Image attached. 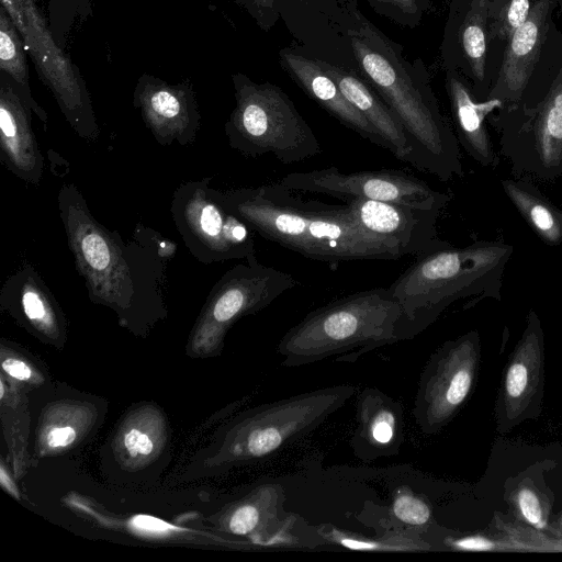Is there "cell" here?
<instances>
[{"instance_id": "cell-25", "label": "cell", "mask_w": 562, "mask_h": 562, "mask_svg": "<svg viewBox=\"0 0 562 562\" xmlns=\"http://www.w3.org/2000/svg\"><path fill=\"white\" fill-rule=\"evenodd\" d=\"M2 307L21 314L34 327L53 328L57 304L37 270L27 262L10 274L0 291Z\"/></svg>"}, {"instance_id": "cell-31", "label": "cell", "mask_w": 562, "mask_h": 562, "mask_svg": "<svg viewBox=\"0 0 562 562\" xmlns=\"http://www.w3.org/2000/svg\"><path fill=\"white\" fill-rule=\"evenodd\" d=\"M283 502V491L280 487L261 507L255 504L239 506L229 518L228 529L234 535H248L269 518L277 519Z\"/></svg>"}, {"instance_id": "cell-23", "label": "cell", "mask_w": 562, "mask_h": 562, "mask_svg": "<svg viewBox=\"0 0 562 562\" xmlns=\"http://www.w3.org/2000/svg\"><path fill=\"white\" fill-rule=\"evenodd\" d=\"M445 87L459 144L477 164L496 167L498 156L494 149L487 119L503 108L497 99L479 100L469 80L458 71H445Z\"/></svg>"}, {"instance_id": "cell-26", "label": "cell", "mask_w": 562, "mask_h": 562, "mask_svg": "<svg viewBox=\"0 0 562 562\" xmlns=\"http://www.w3.org/2000/svg\"><path fill=\"white\" fill-rule=\"evenodd\" d=\"M507 199L521 217L548 246H562V210L526 178L501 181Z\"/></svg>"}, {"instance_id": "cell-29", "label": "cell", "mask_w": 562, "mask_h": 562, "mask_svg": "<svg viewBox=\"0 0 562 562\" xmlns=\"http://www.w3.org/2000/svg\"><path fill=\"white\" fill-rule=\"evenodd\" d=\"M47 11L53 37L65 49L75 23L92 15V0H48Z\"/></svg>"}, {"instance_id": "cell-32", "label": "cell", "mask_w": 562, "mask_h": 562, "mask_svg": "<svg viewBox=\"0 0 562 562\" xmlns=\"http://www.w3.org/2000/svg\"><path fill=\"white\" fill-rule=\"evenodd\" d=\"M379 15L408 29L417 27L435 0H366Z\"/></svg>"}, {"instance_id": "cell-36", "label": "cell", "mask_w": 562, "mask_h": 562, "mask_svg": "<svg viewBox=\"0 0 562 562\" xmlns=\"http://www.w3.org/2000/svg\"><path fill=\"white\" fill-rule=\"evenodd\" d=\"M3 370L18 380H27L31 376V369L21 360L7 359L2 362Z\"/></svg>"}, {"instance_id": "cell-22", "label": "cell", "mask_w": 562, "mask_h": 562, "mask_svg": "<svg viewBox=\"0 0 562 562\" xmlns=\"http://www.w3.org/2000/svg\"><path fill=\"white\" fill-rule=\"evenodd\" d=\"M318 58V57H317ZM322 67L334 78L345 97L357 108L385 139L389 150L400 160L427 172L401 121L371 88L356 68L318 58Z\"/></svg>"}, {"instance_id": "cell-40", "label": "cell", "mask_w": 562, "mask_h": 562, "mask_svg": "<svg viewBox=\"0 0 562 562\" xmlns=\"http://www.w3.org/2000/svg\"><path fill=\"white\" fill-rule=\"evenodd\" d=\"M558 525H559V528L562 530V514L560 515V517L558 519Z\"/></svg>"}, {"instance_id": "cell-1", "label": "cell", "mask_w": 562, "mask_h": 562, "mask_svg": "<svg viewBox=\"0 0 562 562\" xmlns=\"http://www.w3.org/2000/svg\"><path fill=\"white\" fill-rule=\"evenodd\" d=\"M339 1L337 30L356 69L401 121L427 172L441 181L462 178L460 144L440 111L424 61L408 60L402 46L360 12L356 0Z\"/></svg>"}, {"instance_id": "cell-7", "label": "cell", "mask_w": 562, "mask_h": 562, "mask_svg": "<svg viewBox=\"0 0 562 562\" xmlns=\"http://www.w3.org/2000/svg\"><path fill=\"white\" fill-rule=\"evenodd\" d=\"M18 29L42 82L76 134L94 143L100 128L87 83L79 68L57 45L35 0H0Z\"/></svg>"}, {"instance_id": "cell-3", "label": "cell", "mask_w": 562, "mask_h": 562, "mask_svg": "<svg viewBox=\"0 0 562 562\" xmlns=\"http://www.w3.org/2000/svg\"><path fill=\"white\" fill-rule=\"evenodd\" d=\"M513 252V246L502 240H477L417 256L389 286L402 308L401 339L424 330L458 300L501 301L503 276Z\"/></svg>"}, {"instance_id": "cell-19", "label": "cell", "mask_w": 562, "mask_h": 562, "mask_svg": "<svg viewBox=\"0 0 562 562\" xmlns=\"http://www.w3.org/2000/svg\"><path fill=\"white\" fill-rule=\"evenodd\" d=\"M243 8L265 32L283 21L297 40L329 46L340 38L337 24L342 8L339 0H232Z\"/></svg>"}, {"instance_id": "cell-14", "label": "cell", "mask_w": 562, "mask_h": 562, "mask_svg": "<svg viewBox=\"0 0 562 562\" xmlns=\"http://www.w3.org/2000/svg\"><path fill=\"white\" fill-rule=\"evenodd\" d=\"M297 284L291 274L260 263L252 255L227 270L211 289L206 327L220 330L243 315L261 311Z\"/></svg>"}, {"instance_id": "cell-17", "label": "cell", "mask_w": 562, "mask_h": 562, "mask_svg": "<svg viewBox=\"0 0 562 562\" xmlns=\"http://www.w3.org/2000/svg\"><path fill=\"white\" fill-rule=\"evenodd\" d=\"M133 105L161 146H191L201 128V113L190 81L176 85L143 74L133 91Z\"/></svg>"}, {"instance_id": "cell-39", "label": "cell", "mask_w": 562, "mask_h": 562, "mask_svg": "<svg viewBox=\"0 0 562 562\" xmlns=\"http://www.w3.org/2000/svg\"><path fill=\"white\" fill-rule=\"evenodd\" d=\"M505 0H492L490 20L497 13Z\"/></svg>"}, {"instance_id": "cell-16", "label": "cell", "mask_w": 562, "mask_h": 562, "mask_svg": "<svg viewBox=\"0 0 562 562\" xmlns=\"http://www.w3.org/2000/svg\"><path fill=\"white\" fill-rule=\"evenodd\" d=\"M555 8V0H532L528 20L505 43L498 71L487 95L497 99L503 108L514 106L520 101L532 74L562 33L553 20Z\"/></svg>"}, {"instance_id": "cell-6", "label": "cell", "mask_w": 562, "mask_h": 562, "mask_svg": "<svg viewBox=\"0 0 562 562\" xmlns=\"http://www.w3.org/2000/svg\"><path fill=\"white\" fill-rule=\"evenodd\" d=\"M235 108L224 132L231 148L244 156L271 154L282 164H296L322 153L312 127L278 86L232 75Z\"/></svg>"}, {"instance_id": "cell-13", "label": "cell", "mask_w": 562, "mask_h": 562, "mask_svg": "<svg viewBox=\"0 0 562 562\" xmlns=\"http://www.w3.org/2000/svg\"><path fill=\"white\" fill-rule=\"evenodd\" d=\"M281 182L222 191L227 207L261 237L302 256L306 250L310 201Z\"/></svg>"}, {"instance_id": "cell-34", "label": "cell", "mask_w": 562, "mask_h": 562, "mask_svg": "<svg viewBox=\"0 0 562 562\" xmlns=\"http://www.w3.org/2000/svg\"><path fill=\"white\" fill-rule=\"evenodd\" d=\"M458 550L485 551L494 548V542L483 536H467L450 542Z\"/></svg>"}, {"instance_id": "cell-41", "label": "cell", "mask_w": 562, "mask_h": 562, "mask_svg": "<svg viewBox=\"0 0 562 562\" xmlns=\"http://www.w3.org/2000/svg\"><path fill=\"white\" fill-rule=\"evenodd\" d=\"M558 8L562 11V0H555Z\"/></svg>"}, {"instance_id": "cell-11", "label": "cell", "mask_w": 562, "mask_h": 562, "mask_svg": "<svg viewBox=\"0 0 562 562\" xmlns=\"http://www.w3.org/2000/svg\"><path fill=\"white\" fill-rule=\"evenodd\" d=\"M491 4L492 0H450L440 45L443 70L465 77L479 100L487 98L502 58L490 37Z\"/></svg>"}, {"instance_id": "cell-42", "label": "cell", "mask_w": 562, "mask_h": 562, "mask_svg": "<svg viewBox=\"0 0 562 562\" xmlns=\"http://www.w3.org/2000/svg\"><path fill=\"white\" fill-rule=\"evenodd\" d=\"M1 397H3V384L1 383Z\"/></svg>"}, {"instance_id": "cell-18", "label": "cell", "mask_w": 562, "mask_h": 562, "mask_svg": "<svg viewBox=\"0 0 562 562\" xmlns=\"http://www.w3.org/2000/svg\"><path fill=\"white\" fill-rule=\"evenodd\" d=\"M346 204L359 226L391 240L403 256L417 257L452 246L438 236L440 210L368 199H351Z\"/></svg>"}, {"instance_id": "cell-8", "label": "cell", "mask_w": 562, "mask_h": 562, "mask_svg": "<svg viewBox=\"0 0 562 562\" xmlns=\"http://www.w3.org/2000/svg\"><path fill=\"white\" fill-rule=\"evenodd\" d=\"M170 212L182 241L200 262L209 265L256 255L252 229L225 204L211 178L181 182Z\"/></svg>"}, {"instance_id": "cell-35", "label": "cell", "mask_w": 562, "mask_h": 562, "mask_svg": "<svg viewBox=\"0 0 562 562\" xmlns=\"http://www.w3.org/2000/svg\"><path fill=\"white\" fill-rule=\"evenodd\" d=\"M76 438V432L71 427L55 428L47 436L48 446L52 448L66 447Z\"/></svg>"}, {"instance_id": "cell-28", "label": "cell", "mask_w": 562, "mask_h": 562, "mask_svg": "<svg viewBox=\"0 0 562 562\" xmlns=\"http://www.w3.org/2000/svg\"><path fill=\"white\" fill-rule=\"evenodd\" d=\"M508 494L507 502L519 519L537 529L547 528L550 509L544 494L528 477L515 484Z\"/></svg>"}, {"instance_id": "cell-21", "label": "cell", "mask_w": 562, "mask_h": 562, "mask_svg": "<svg viewBox=\"0 0 562 562\" xmlns=\"http://www.w3.org/2000/svg\"><path fill=\"white\" fill-rule=\"evenodd\" d=\"M32 113L0 72V161L22 181L38 184L45 161L31 127Z\"/></svg>"}, {"instance_id": "cell-15", "label": "cell", "mask_w": 562, "mask_h": 562, "mask_svg": "<svg viewBox=\"0 0 562 562\" xmlns=\"http://www.w3.org/2000/svg\"><path fill=\"white\" fill-rule=\"evenodd\" d=\"M305 258L321 261L397 260L403 257L391 240L358 225L346 205L310 200Z\"/></svg>"}, {"instance_id": "cell-10", "label": "cell", "mask_w": 562, "mask_h": 562, "mask_svg": "<svg viewBox=\"0 0 562 562\" xmlns=\"http://www.w3.org/2000/svg\"><path fill=\"white\" fill-rule=\"evenodd\" d=\"M280 182L293 191L322 193L344 201L368 199L442 211L452 195L396 169L341 172L336 167L292 172Z\"/></svg>"}, {"instance_id": "cell-30", "label": "cell", "mask_w": 562, "mask_h": 562, "mask_svg": "<svg viewBox=\"0 0 562 562\" xmlns=\"http://www.w3.org/2000/svg\"><path fill=\"white\" fill-rule=\"evenodd\" d=\"M531 7L532 0H505L490 20L492 44L498 48L504 47L507 40L528 20Z\"/></svg>"}, {"instance_id": "cell-5", "label": "cell", "mask_w": 562, "mask_h": 562, "mask_svg": "<svg viewBox=\"0 0 562 562\" xmlns=\"http://www.w3.org/2000/svg\"><path fill=\"white\" fill-rule=\"evenodd\" d=\"M514 175L553 182L562 176V35L532 74L520 101L487 119Z\"/></svg>"}, {"instance_id": "cell-27", "label": "cell", "mask_w": 562, "mask_h": 562, "mask_svg": "<svg viewBox=\"0 0 562 562\" xmlns=\"http://www.w3.org/2000/svg\"><path fill=\"white\" fill-rule=\"evenodd\" d=\"M26 49L23 40L3 7H0V72H2L23 103L47 126L46 111L34 99L31 87Z\"/></svg>"}, {"instance_id": "cell-2", "label": "cell", "mask_w": 562, "mask_h": 562, "mask_svg": "<svg viewBox=\"0 0 562 562\" xmlns=\"http://www.w3.org/2000/svg\"><path fill=\"white\" fill-rule=\"evenodd\" d=\"M57 203L76 270L93 302L122 313L161 303L175 243L140 223L125 241L95 220L75 183L60 187Z\"/></svg>"}, {"instance_id": "cell-33", "label": "cell", "mask_w": 562, "mask_h": 562, "mask_svg": "<svg viewBox=\"0 0 562 562\" xmlns=\"http://www.w3.org/2000/svg\"><path fill=\"white\" fill-rule=\"evenodd\" d=\"M392 513L400 521L412 527H425L431 519L429 504L406 487L395 493Z\"/></svg>"}, {"instance_id": "cell-9", "label": "cell", "mask_w": 562, "mask_h": 562, "mask_svg": "<svg viewBox=\"0 0 562 562\" xmlns=\"http://www.w3.org/2000/svg\"><path fill=\"white\" fill-rule=\"evenodd\" d=\"M481 361L476 330L443 342L420 375L413 414L426 435L439 432L461 411L474 389Z\"/></svg>"}, {"instance_id": "cell-20", "label": "cell", "mask_w": 562, "mask_h": 562, "mask_svg": "<svg viewBox=\"0 0 562 562\" xmlns=\"http://www.w3.org/2000/svg\"><path fill=\"white\" fill-rule=\"evenodd\" d=\"M279 63L292 81L342 125L362 138L389 149L385 139L345 97L334 78L322 67L317 57H310L285 47L279 52Z\"/></svg>"}, {"instance_id": "cell-4", "label": "cell", "mask_w": 562, "mask_h": 562, "mask_svg": "<svg viewBox=\"0 0 562 562\" xmlns=\"http://www.w3.org/2000/svg\"><path fill=\"white\" fill-rule=\"evenodd\" d=\"M402 308L389 288L334 300L290 328L277 352L285 367H300L357 350L362 355L401 340Z\"/></svg>"}, {"instance_id": "cell-37", "label": "cell", "mask_w": 562, "mask_h": 562, "mask_svg": "<svg viewBox=\"0 0 562 562\" xmlns=\"http://www.w3.org/2000/svg\"><path fill=\"white\" fill-rule=\"evenodd\" d=\"M142 432L137 429L130 430L124 438V445L132 457H136L139 453L138 445Z\"/></svg>"}, {"instance_id": "cell-12", "label": "cell", "mask_w": 562, "mask_h": 562, "mask_svg": "<svg viewBox=\"0 0 562 562\" xmlns=\"http://www.w3.org/2000/svg\"><path fill=\"white\" fill-rule=\"evenodd\" d=\"M546 376L544 333L535 310L506 362L494 406L496 430L512 431L537 419L543 406Z\"/></svg>"}, {"instance_id": "cell-38", "label": "cell", "mask_w": 562, "mask_h": 562, "mask_svg": "<svg viewBox=\"0 0 562 562\" xmlns=\"http://www.w3.org/2000/svg\"><path fill=\"white\" fill-rule=\"evenodd\" d=\"M138 449H139V453L144 454V456H147L151 452L153 442L147 435L142 434L140 439H139Z\"/></svg>"}, {"instance_id": "cell-24", "label": "cell", "mask_w": 562, "mask_h": 562, "mask_svg": "<svg viewBox=\"0 0 562 562\" xmlns=\"http://www.w3.org/2000/svg\"><path fill=\"white\" fill-rule=\"evenodd\" d=\"M359 426L353 448L363 459L397 453L403 439V412L400 403L376 389H367L359 398Z\"/></svg>"}]
</instances>
